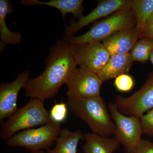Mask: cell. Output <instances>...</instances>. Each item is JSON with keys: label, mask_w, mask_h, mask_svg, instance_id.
I'll use <instances>...</instances> for the list:
<instances>
[{"label": "cell", "mask_w": 153, "mask_h": 153, "mask_svg": "<svg viewBox=\"0 0 153 153\" xmlns=\"http://www.w3.org/2000/svg\"><path fill=\"white\" fill-rule=\"evenodd\" d=\"M75 52V46L63 39L57 41L50 48L44 72L28 79L24 87L26 96L43 101L54 97L76 67Z\"/></svg>", "instance_id": "cell-1"}, {"label": "cell", "mask_w": 153, "mask_h": 153, "mask_svg": "<svg viewBox=\"0 0 153 153\" xmlns=\"http://www.w3.org/2000/svg\"><path fill=\"white\" fill-rule=\"evenodd\" d=\"M68 110L87 124L92 133L102 137L114 135L115 126L101 97L67 98Z\"/></svg>", "instance_id": "cell-2"}, {"label": "cell", "mask_w": 153, "mask_h": 153, "mask_svg": "<svg viewBox=\"0 0 153 153\" xmlns=\"http://www.w3.org/2000/svg\"><path fill=\"white\" fill-rule=\"evenodd\" d=\"M135 19L131 9L121 10L96 22L87 32L80 36L65 37L63 40L74 46L102 41L124 29L135 27Z\"/></svg>", "instance_id": "cell-3"}, {"label": "cell", "mask_w": 153, "mask_h": 153, "mask_svg": "<svg viewBox=\"0 0 153 153\" xmlns=\"http://www.w3.org/2000/svg\"><path fill=\"white\" fill-rule=\"evenodd\" d=\"M49 113L44 106V101L30 99L13 114L2 123L0 130V138L7 140L18 131L42 126L51 121Z\"/></svg>", "instance_id": "cell-4"}, {"label": "cell", "mask_w": 153, "mask_h": 153, "mask_svg": "<svg viewBox=\"0 0 153 153\" xmlns=\"http://www.w3.org/2000/svg\"><path fill=\"white\" fill-rule=\"evenodd\" d=\"M61 129L60 124L51 121L38 128L16 134L7 140V143L12 147L24 148L31 152L47 150L56 141Z\"/></svg>", "instance_id": "cell-5"}, {"label": "cell", "mask_w": 153, "mask_h": 153, "mask_svg": "<svg viewBox=\"0 0 153 153\" xmlns=\"http://www.w3.org/2000/svg\"><path fill=\"white\" fill-rule=\"evenodd\" d=\"M108 108L115 126L114 137L123 146L126 153H131L139 143L143 134L140 119L122 113L114 103H110Z\"/></svg>", "instance_id": "cell-6"}, {"label": "cell", "mask_w": 153, "mask_h": 153, "mask_svg": "<svg viewBox=\"0 0 153 153\" xmlns=\"http://www.w3.org/2000/svg\"><path fill=\"white\" fill-rule=\"evenodd\" d=\"M114 104L122 113L139 119L153 108V71L139 90L128 97L118 95Z\"/></svg>", "instance_id": "cell-7"}, {"label": "cell", "mask_w": 153, "mask_h": 153, "mask_svg": "<svg viewBox=\"0 0 153 153\" xmlns=\"http://www.w3.org/2000/svg\"><path fill=\"white\" fill-rule=\"evenodd\" d=\"M103 81L98 74L76 67L66 83L67 98H85L100 96Z\"/></svg>", "instance_id": "cell-8"}, {"label": "cell", "mask_w": 153, "mask_h": 153, "mask_svg": "<svg viewBox=\"0 0 153 153\" xmlns=\"http://www.w3.org/2000/svg\"><path fill=\"white\" fill-rule=\"evenodd\" d=\"M76 47L75 62L79 68L98 74L110 58L101 41L91 42Z\"/></svg>", "instance_id": "cell-9"}, {"label": "cell", "mask_w": 153, "mask_h": 153, "mask_svg": "<svg viewBox=\"0 0 153 153\" xmlns=\"http://www.w3.org/2000/svg\"><path fill=\"white\" fill-rule=\"evenodd\" d=\"M132 1V0H131ZM131 0H103L99 1L97 6L86 16L76 22L71 20L70 25L66 26L65 37H72L79 30L102 19L110 16L121 10L131 9Z\"/></svg>", "instance_id": "cell-10"}, {"label": "cell", "mask_w": 153, "mask_h": 153, "mask_svg": "<svg viewBox=\"0 0 153 153\" xmlns=\"http://www.w3.org/2000/svg\"><path fill=\"white\" fill-rule=\"evenodd\" d=\"M30 72L25 71L10 83L2 82L0 85V122L10 117L19 109L17 99L19 91L29 79Z\"/></svg>", "instance_id": "cell-11"}, {"label": "cell", "mask_w": 153, "mask_h": 153, "mask_svg": "<svg viewBox=\"0 0 153 153\" xmlns=\"http://www.w3.org/2000/svg\"><path fill=\"white\" fill-rule=\"evenodd\" d=\"M140 39V34L134 27L118 31L102 42L111 57L129 53Z\"/></svg>", "instance_id": "cell-12"}, {"label": "cell", "mask_w": 153, "mask_h": 153, "mask_svg": "<svg viewBox=\"0 0 153 153\" xmlns=\"http://www.w3.org/2000/svg\"><path fill=\"white\" fill-rule=\"evenodd\" d=\"M134 61L130 52L111 56L103 70L98 74L102 81L127 74Z\"/></svg>", "instance_id": "cell-13"}, {"label": "cell", "mask_w": 153, "mask_h": 153, "mask_svg": "<svg viewBox=\"0 0 153 153\" xmlns=\"http://www.w3.org/2000/svg\"><path fill=\"white\" fill-rule=\"evenodd\" d=\"M84 153H113L120 145L114 137H102L92 132L84 134Z\"/></svg>", "instance_id": "cell-14"}, {"label": "cell", "mask_w": 153, "mask_h": 153, "mask_svg": "<svg viewBox=\"0 0 153 153\" xmlns=\"http://www.w3.org/2000/svg\"><path fill=\"white\" fill-rule=\"evenodd\" d=\"M82 0H50L43 2L38 0H22L21 4L26 6L44 5L53 7L61 12L64 18L67 13L73 14L78 19L83 16V7Z\"/></svg>", "instance_id": "cell-15"}, {"label": "cell", "mask_w": 153, "mask_h": 153, "mask_svg": "<svg viewBox=\"0 0 153 153\" xmlns=\"http://www.w3.org/2000/svg\"><path fill=\"white\" fill-rule=\"evenodd\" d=\"M84 139V134L79 130L71 131L62 128L55 141V147L47 150V153H76L79 141Z\"/></svg>", "instance_id": "cell-16"}, {"label": "cell", "mask_w": 153, "mask_h": 153, "mask_svg": "<svg viewBox=\"0 0 153 153\" xmlns=\"http://www.w3.org/2000/svg\"><path fill=\"white\" fill-rule=\"evenodd\" d=\"M13 12V9L10 1H0V38L2 42L5 44L16 45L20 44L22 40L21 33L12 32L6 25V16Z\"/></svg>", "instance_id": "cell-17"}, {"label": "cell", "mask_w": 153, "mask_h": 153, "mask_svg": "<svg viewBox=\"0 0 153 153\" xmlns=\"http://www.w3.org/2000/svg\"><path fill=\"white\" fill-rule=\"evenodd\" d=\"M131 9L136 22L135 28L140 38L146 23L153 14V0H132Z\"/></svg>", "instance_id": "cell-18"}, {"label": "cell", "mask_w": 153, "mask_h": 153, "mask_svg": "<svg viewBox=\"0 0 153 153\" xmlns=\"http://www.w3.org/2000/svg\"><path fill=\"white\" fill-rule=\"evenodd\" d=\"M153 51V40L150 38H141L136 43L130 54L133 61L145 63L149 60L151 52Z\"/></svg>", "instance_id": "cell-19"}, {"label": "cell", "mask_w": 153, "mask_h": 153, "mask_svg": "<svg viewBox=\"0 0 153 153\" xmlns=\"http://www.w3.org/2000/svg\"><path fill=\"white\" fill-rule=\"evenodd\" d=\"M68 110L67 103L63 102L55 103L49 112L50 120L55 123L60 124L63 123L67 117Z\"/></svg>", "instance_id": "cell-20"}, {"label": "cell", "mask_w": 153, "mask_h": 153, "mask_svg": "<svg viewBox=\"0 0 153 153\" xmlns=\"http://www.w3.org/2000/svg\"><path fill=\"white\" fill-rule=\"evenodd\" d=\"M116 88L121 92H128L134 87L133 78L128 74H123L117 77L114 82Z\"/></svg>", "instance_id": "cell-21"}, {"label": "cell", "mask_w": 153, "mask_h": 153, "mask_svg": "<svg viewBox=\"0 0 153 153\" xmlns=\"http://www.w3.org/2000/svg\"><path fill=\"white\" fill-rule=\"evenodd\" d=\"M143 134L153 137V108L140 119Z\"/></svg>", "instance_id": "cell-22"}, {"label": "cell", "mask_w": 153, "mask_h": 153, "mask_svg": "<svg viewBox=\"0 0 153 153\" xmlns=\"http://www.w3.org/2000/svg\"><path fill=\"white\" fill-rule=\"evenodd\" d=\"M131 153H153V143L142 138Z\"/></svg>", "instance_id": "cell-23"}, {"label": "cell", "mask_w": 153, "mask_h": 153, "mask_svg": "<svg viewBox=\"0 0 153 153\" xmlns=\"http://www.w3.org/2000/svg\"><path fill=\"white\" fill-rule=\"evenodd\" d=\"M150 38L153 40V14L148 19L141 36V38Z\"/></svg>", "instance_id": "cell-24"}, {"label": "cell", "mask_w": 153, "mask_h": 153, "mask_svg": "<svg viewBox=\"0 0 153 153\" xmlns=\"http://www.w3.org/2000/svg\"><path fill=\"white\" fill-rule=\"evenodd\" d=\"M149 60H150V61H151V63L153 65V51L151 52L150 55Z\"/></svg>", "instance_id": "cell-25"}, {"label": "cell", "mask_w": 153, "mask_h": 153, "mask_svg": "<svg viewBox=\"0 0 153 153\" xmlns=\"http://www.w3.org/2000/svg\"><path fill=\"white\" fill-rule=\"evenodd\" d=\"M31 153H47L46 152L43 151H34V152H31Z\"/></svg>", "instance_id": "cell-26"}]
</instances>
